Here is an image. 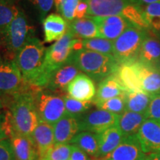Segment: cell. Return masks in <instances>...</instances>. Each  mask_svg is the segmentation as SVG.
Returning <instances> with one entry per match:
<instances>
[{"label": "cell", "mask_w": 160, "mask_h": 160, "mask_svg": "<svg viewBox=\"0 0 160 160\" xmlns=\"http://www.w3.org/2000/svg\"><path fill=\"white\" fill-rule=\"evenodd\" d=\"M71 149V144H55L40 160H69Z\"/></svg>", "instance_id": "32"}, {"label": "cell", "mask_w": 160, "mask_h": 160, "mask_svg": "<svg viewBox=\"0 0 160 160\" xmlns=\"http://www.w3.org/2000/svg\"><path fill=\"white\" fill-rule=\"evenodd\" d=\"M38 157L42 158L55 145L53 125L39 120V124L31 134Z\"/></svg>", "instance_id": "16"}, {"label": "cell", "mask_w": 160, "mask_h": 160, "mask_svg": "<svg viewBox=\"0 0 160 160\" xmlns=\"http://www.w3.org/2000/svg\"><path fill=\"white\" fill-rule=\"evenodd\" d=\"M66 91L69 97L79 101H92L97 93L93 81L83 73H80L75 77Z\"/></svg>", "instance_id": "15"}, {"label": "cell", "mask_w": 160, "mask_h": 160, "mask_svg": "<svg viewBox=\"0 0 160 160\" xmlns=\"http://www.w3.org/2000/svg\"><path fill=\"white\" fill-rule=\"evenodd\" d=\"M125 94L126 93L122 96L95 104V105L98 109L104 110L110 113L120 115L125 111L126 108Z\"/></svg>", "instance_id": "31"}, {"label": "cell", "mask_w": 160, "mask_h": 160, "mask_svg": "<svg viewBox=\"0 0 160 160\" xmlns=\"http://www.w3.org/2000/svg\"><path fill=\"white\" fill-rule=\"evenodd\" d=\"M7 133L5 127V117L0 115V141L7 138Z\"/></svg>", "instance_id": "40"}, {"label": "cell", "mask_w": 160, "mask_h": 160, "mask_svg": "<svg viewBox=\"0 0 160 160\" xmlns=\"http://www.w3.org/2000/svg\"><path fill=\"white\" fill-rule=\"evenodd\" d=\"M146 32L131 25L113 41V55L119 65L137 61Z\"/></svg>", "instance_id": "4"}, {"label": "cell", "mask_w": 160, "mask_h": 160, "mask_svg": "<svg viewBox=\"0 0 160 160\" xmlns=\"http://www.w3.org/2000/svg\"><path fill=\"white\" fill-rule=\"evenodd\" d=\"M4 1H7V2H10V0H4Z\"/></svg>", "instance_id": "48"}, {"label": "cell", "mask_w": 160, "mask_h": 160, "mask_svg": "<svg viewBox=\"0 0 160 160\" xmlns=\"http://www.w3.org/2000/svg\"><path fill=\"white\" fill-rule=\"evenodd\" d=\"M92 18L98 26L99 37L113 42L132 25L121 16Z\"/></svg>", "instance_id": "12"}, {"label": "cell", "mask_w": 160, "mask_h": 160, "mask_svg": "<svg viewBox=\"0 0 160 160\" xmlns=\"http://www.w3.org/2000/svg\"><path fill=\"white\" fill-rule=\"evenodd\" d=\"M39 88L33 86L28 91L13 96L11 111L5 117L7 136L16 133L31 137L39 122L34 99Z\"/></svg>", "instance_id": "2"}, {"label": "cell", "mask_w": 160, "mask_h": 160, "mask_svg": "<svg viewBox=\"0 0 160 160\" xmlns=\"http://www.w3.org/2000/svg\"><path fill=\"white\" fill-rule=\"evenodd\" d=\"M137 136L145 154L159 153L160 122L152 119H146Z\"/></svg>", "instance_id": "11"}, {"label": "cell", "mask_w": 160, "mask_h": 160, "mask_svg": "<svg viewBox=\"0 0 160 160\" xmlns=\"http://www.w3.org/2000/svg\"><path fill=\"white\" fill-rule=\"evenodd\" d=\"M126 91L118 81L114 75H111L100 82L98 90L93 99V104L112 99L125 94Z\"/></svg>", "instance_id": "22"}, {"label": "cell", "mask_w": 160, "mask_h": 160, "mask_svg": "<svg viewBox=\"0 0 160 160\" xmlns=\"http://www.w3.org/2000/svg\"><path fill=\"white\" fill-rule=\"evenodd\" d=\"M19 12V10L10 2L0 0V33L8 27Z\"/></svg>", "instance_id": "30"}, {"label": "cell", "mask_w": 160, "mask_h": 160, "mask_svg": "<svg viewBox=\"0 0 160 160\" xmlns=\"http://www.w3.org/2000/svg\"><path fill=\"white\" fill-rule=\"evenodd\" d=\"M2 108V102H1V101H0V108Z\"/></svg>", "instance_id": "47"}, {"label": "cell", "mask_w": 160, "mask_h": 160, "mask_svg": "<svg viewBox=\"0 0 160 160\" xmlns=\"http://www.w3.org/2000/svg\"><path fill=\"white\" fill-rule=\"evenodd\" d=\"M64 1H65V0H54V5L56 6V9H57L58 11H59L60 7H61L62 4L63 3Z\"/></svg>", "instance_id": "43"}, {"label": "cell", "mask_w": 160, "mask_h": 160, "mask_svg": "<svg viewBox=\"0 0 160 160\" xmlns=\"http://www.w3.org/2000/svg\"><path fill=\"white\" fill-rule=\"evenodd\" d=\"M33 87L23 79L14 61H0V92L14 96Z\"/></svg>", "instance_id": "7"}, {"label": "cell", "mask_w": 160, "mask_h": 160, "mask_svg": "<svg viewBox=\"0 0 160 160\" xmlns=\"http://www.w3.org/2000/svg\"><path fill=\"white\" fill-rule=\"evenodd\" d=\"M71 145H75L94 159L99 158V141L98 133L89 131L79 132L71 141Z\"/></svg>", "instance_id": "24"}, {"label": "cell", "mask_w": 160, "mask_h": 160, "mask_svg": "<svg viewBox=\"0 0 160 160\" xmlns=\"http://www.w3.org/2000/svg\"><path fill=\"white\" fill-rule=\"evenodd\" d=\"M69 28L79 39L99 37L98 26L91 17L74 19L70 24Z\"/></svg>", "instance_id": "26"}, {"label": "cell", "mask_w": 160, "mask_h": 160, "mask_svg": "<svg viewBox=\"0 0 160 160\" xmlns=\"http://www.w3.org/2000/svg\"><path fill=\"white\" fill-rule=\"evenodd\" d=\"M145 160H160V152L148 154Z\"/></svg>", "instance_id": "42"}, {"label": "cell", "mask_w": 160, "mask_h": 160, "mask_svg": "<svg viewBox=\"0 0 160 160\" xmlns=\"http://www.w3.org/2000/svg\"><path fill=\"white\" fill-rule=\"evenodd\" d=\"M28 2L39 11L42 19H45L54 4V0H28Z\"/></svg>", "instance_id": "36"}, {"label": "cell", "mask_w": 160, "mask_h": 160, "mask_svg": "<svg viewBox=\"0 0 160 160\" xmlns=\"http://www.w3.org/2000/svg\"><path fill=\"white\" fill-rule=\"evenodd\" d=\"M146 157L137 136L133 135L124 137L114 151L99 160H145Z\"/></svg>", "instance_id": "10"}, {"label": "cell", "mask_w": 160, "mask_h": 160, "mask_svg": "<svg viewBox=\"0 0 160 160\" xmlns=\"http://www.w3.org/2000/svg\"><path fill=\"white\" fill-rule=\"evenodd\" d=\"M31 33L32 28L28 23L23 12L19 11L8 27L0 33L2 36L8 55L12 61L15 59L19 51L32 37Z\"/></svg>", "instance_id": "5"}, {"label": "cell", "mask_w": 160, "mask_h": 160, "mask_svg": "<svg viewBox=\"0 0 160 160\" xmlns=\"http://www.w3.org/2000/svg\"><path fill=\"white\" fill-rule=\"evenodd\" d=\"M73 61L79 71L95 81H102L117 71L119 64L113 55L80 49L73 52Z\"/></svg>", "instance_id": "3"}, {"label": "cell", "mask_w": 160, "mask_h": 160, "mask_svg": "<svg viewBox=\"0 0 160 160\" xmlns=\"http://www.w3.org/2000/svg\"><path fill=\"white\" fill-rule=\"evenodd\" d=\"M142 10L145 17L160 18V2L145 5Z\"/></svg>", "instance_id": "37"}, {"label": "cell", "mask_w": 160, "mask_h": 160, "mask_svg": "<svg viewBox=\"0 0 160 160\" xmlns=\"http://www.w3.org/2000/svg\"><path fill=\"white\" fill-rule=\"evenodd\" d=\"M16 160H37V150L31 137L13 133L10 135Z\"/></svg>", "instance_id": "19"}, {"label": "cell", "mask_w": 160, "mask_h": 160, "mask_svg": "<svg viewBox=\"0 0 160 160\" xmlns=\"http://www.w3.org/2000/svg\"><path fill=\"white\" fill-rule=\"evenodd\" d=\"M155 33H156V32H155ZM157 33V35L158 36V37H159V39H160V31H158V32H157V33Z\"/></svg>", "instance_id": "45"}, {"label": "cell", "mask_w": 160, "mask_h": 160, "mask_svg": "<svg viewBox=\"0 0 160 160\" xmlns=\"http://www.w3.org/2000/svg\"><path fill=\"white\" fill-rule=\"evenodd\" d=\"M148 30L142 44L138 61L156 67L160 59V39L154 31H148Z\"/></svg>", "instance_id": "17"}, {"label": "cell", "mask_w": 160, "mask_h": 160, "mask_svg": "<svg viewBox=\"0 0 160 160\" xmlns=\"http://www.w3.org/2000/svg\"><path fill=\"white\" fill-rule=\"evenodd\" d=\"M81 0H65L60 7L59 11L68 22H71L76 19V11Z\"/></svg>", "instance_id": "33"}, {"label": "cell", "mask_w": 160, "mask_h": 160, "mask_svg": "<svg viewBox=\"0 0 160 160\" xmlns=\"http://www.w3.org/2000/svg\"><path fill=\"white\" fill-rule=\"evenodd\" d=\"M82 48L103 54L113 55V42L101 37L83 39Z\"/></svg>", "instance_id": "29"}, {"label": "cell", "mask_w": 160, "mask_h": 160, "mask_svg": "<svg viewBox=\"0 0 160 160\" xmlns=\"http://www.w3.org/2000/svg\"><path fill=\"white\" fill-rule=\"evenodd\" d=\"M98 135L99 141V159L105 157L114 151L124 137L117 125L110 128L98 133Z\"/></svg>", "instance_id": "23"}, {"label": "cell", "mask_w": 160, "mask_h": 160, "mask_svg": "<svg viewBox=\"0 0 160 160\" xmlns=\"http://www.w3.org/2000/svg\"><path fill=\"white\" fill-rule=\"evenodd\" d=\"M139 63L142 89L151 97L160 93V71L155 66Z\"/></svg>", "instance_id": "21"}, {"label": "cell", "mask_w": 160, "mask_h": 160, "mask_svg": "<svg viewBox=\"0 0 160 160\" xmlns=\"http://www.w3.org/2000/svg\"><path fill=\"white\" fill-rule=\"evenodd\" d=\"M45 42L57 41L68 30L69 25L64 18L57 13H51L43 19Z\"/></svg>", "instance_id": "20"}, {"label": "cell", "mask_w": 160, "mask_h": 160, "mask_svg": "<svg viewBox=\"0 0 160 160\" xmlns=\"http://www.w3.org/2000/svg\"><path fill=\"white\" fill-rule=\"evenodd\" d=\"M157 2H160V0H137V4L141 7L142 5H147L151 3Z\"/></svg>", "instance_id": "41"}, {"label": "cell", "mask_w": 160, "mask_h": 160, "mask_svg": "<svg viewBox=\"0 0 160 160\" xmlns=\"http://www.w3.org/2000/svg\"><path fill=\"white\" fill-rule=\"evenodd\" d=\"M70 160H91L89 156L77 146L72 145Z\"/></svg>", "instance_id": "38"}, {"label": "cell", "mask_w": 160, "mask_h": 160, "mask_svg": "<svg viewBox=\"0 0 160 160\" xmlns=\"http://www.w3.org/2000/svg\"><path fill=\"white\" fill-rule=\"evenodd\" d=\"M79 69L71 57L68 61L53 71L45 87L54 91L67 90L68 86L79 74Z\"/></svg>", "instance_id": "13"}, {"label": "cell", "mask_w": 160, "mask_h": 160, "mask_svg": "<svg viewBox=\"0 0 160 160\" xmlns=\"http://www.w3.org/2000/svg\"><path fill=\"white\" fill-rule=\"evenodd\" d=\"M66 115L76 118H79L87 113L92 107L93 101H79L69 96L64 97Z\"/></svg>", "instance_id": "28"}, {"label": "cell", "mask_w": 160, "mask_h": 160, "mask_svg": "<svg viewBox=\"0 0 160 160\" xmlns=\"http://www.w3.org/2000/svg\"><path fill=\"white\" fill-rule=\"evenodd\" d=\"M145 120V114L125 111L119 115L117 126L124 137L137 135Z\"/></svg>", "instance_id": "25"}, {"label": "cell", "mask_w": 160, "mask_h": 160, "mask_svg": "<svg viewBox=\"0 0 160 160\" xmlns=\"http://www.w3.org/2000/svg\"><path fill=\"white\" fill-rule=\"evenodd\" d=\"M152 97L144 91L126 92L125 111L145 114L148 108Z\"/></svg>", "instance_id": "27"}, {"label": "cell", "mask_w": 160, "mask_h": 160, "mask_svg": "<svg viewBox=\"0 0 160 160\" xmlns=\"http://www.w3.org/2000/svg\"><path fill=\"white\" fill-rule=\"evenodd\" d=\"M55 144H69L79 132V119L65 115L53 125Z\"/></svg>", "instance_id": "18"}, {"label": "cell", "mask_w": 160, "mask_h": 160, "mask_svg": "<svg viewBox=\"0 0 160 160\" xmlns=\"http://www.w3.org/2000/svg\"><path fill=\"white\" fill-rule=\"evenodd\" d=\"M145 115L146 119H152L160 122V93L152 97Z\"/></svg>", "instance_id": "34"}, {"label": "cell", "mask_w": 160, "mask_h": 160, "mask_svg": "<svg viewBox=\"0 0 160 160\" xmlns=\"http://www.w3.org/2000/svg\"><path fill=\"white\" fill-rule=\"evenodd\" d=\"M119 117V115L101 109L87 112L79 118V132L89 131L100 133L117 125Z\"/></svg>", "instance_id": "8"}, {"label": "cell", "mask_w": 160, "mask_h": 160, "mask_svg": "<svg viewBox=\"0 0 160 160\" xmlns=\"http://www.w3.org/2000/svg\"><path fill=\"white\" fill-rule=\"evenodd\" d=\"M34 99L39 120L53 125L66 115L63 97L39 90L35 93Z\"/></svg>", "instance_id": "6"}, {"label": "cell", "mask_w": 160, "mask_h": 160, "mask_svg": "<svg viewBox=\"0 0 160 160\" xmlns=\"http://www.w3.org/2000/svg\"><path fill=\"white\" fill-rule=\"evenodd\" d=\"M0 160H16L13 146L9 138L0 141Z\"/></svg>", "instance_id": "35"}, {"label": "cell", "mask_w": 160, "mask_h": 160, "mask_svg": "<svg viewBox=\"0 0 160 160\" xmlns=\"http://www.w3.org/2000/svg\"><path fill=\"white\" fill-rule=\"evenodd\" d=\"M69 160H70V159H69Z\"/></svg>", "instance_id": "49"}, {"label": "cell", "mask_w": 160, "mask_h": 160, "mask_svg": "<svg viewBox=\"0 0 160 160\" xmlns=\"http://www.w3.org/2000/svg\"><path fill=\"white\" fill-rule=\"evenodd\" d=\"M88 5L87 17H106L111 16L127 17L135 3L129 0H85Z\"/></svg>", "instance_id": "9"}, {"label": "cell", "mask_w": 160, "mask_h": 160, "mask_svg": "<svg viewBox=\"0 0 160 160\" xmlns=\"http://www.w3.org/2000/svg\"><path fill=\"white\" fill-rule=\"evenodd\" d=\"M126 92L143 91L139 74V61L119 65L113 73Z\"/></svg>", "instance_id": "14"}, {"label": "cell", "mask_w": 160, "mask_h": 160, "mask_svg": "<svg viewBox=\"0 0 160 160\" xmlns=\"http://www.w3.org/2000/svg\"><path fill=\"white\" fill-rule=\"evenodd\" d=\"M129 1H131V2H133V3H135V4H137V0H129ZM137 5H138V4H137Z\"/></svg>", "instance_id": "46"}, {"label": "cell", "mask_w": 160, "mask_h": 160, "mask_svg": "<svg viewBox=\"0 0 160 160\" xmlns=\"http://www.w3.org/2000/svg\"><path fill=\"white\" fill-rule=\"evenodd\" d=\"M156 68H157L159 71H160V59H159V61L157 62V65H156Z\"/></svg>", "instance_id": "44"}, {"label": "cell", "mask_w": 160, "mask_h": 160, "mask_svg": "<svg viewBox=\"0 0 160 160\" xmlns=\"http://www.w3.org/2000/svg\"><path fill=\"white\" fill-rule=\"evenodd\" d=\"M88 13V5L85 0H81L76 11V19H82Z\"/></svg>", "instance_id": "39"}, {"label": "cell", "mask_w": 160, "mask_h": 160, "mask_svg": "<svg viewBox=\"0 0 160 160\" xmlns=\"http://www.w3.org/2000/svg\"><path fill=\"white\" fill-rule=\"evenodd\" d=\"M46 49L39 39L32 36L13 60L25 81L34 87H45L51 75L46 68Z\"/></svg>", "instance_id": "1"}]
</instances>
